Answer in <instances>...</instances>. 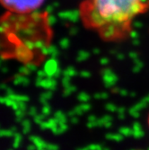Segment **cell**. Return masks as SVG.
I'll return each instance as SVG.
<instances>
[{
  "label": "cell",
  "instance_id": "obj_3",
  "mask_svg": "<svg viewBox=\"0 0 149 150\" xmlns=\"http://www.w3.org/2000/svg\"><path fill=\"white\" fill-rule=\"evenodd\" d=\"M16 132H13L11 129H0V138H11L13 137Z\"/></svg>",
  "mask_w": 149,
  "mask_h": 150
},
{
  "label": "cell",
  "instance_id": "obj_4",
  "mask_svg": "<svg viewBox=\"0 0 149 150\" xmlns=\"http://www.w3.org/2000/svg\"><path fill=\"white\" fill-rule=\"evenodd\" d=\"M8 97L16 101V102H26V101H28V97H27V96H24V95H18L16 93L13 94H12V95H9Z\"/></svg>",
  "mask_w": 149,
  "mask_h": 150
},
{
  "label": "cell",
  "instance_id": "obj_1",
  "mask_svg": "<svg viewBox=\"0 0 149 150\" xmlns=\"http://www.w3.org/2000/svg\"><path fill=\"white\" fill-rule=\"evenodd\" d=\"M144 0H84L79 8L83 24L105 42H121L129 37L133 23L145 13Z\"/></svg>",
  "mask_w": 149,
  "mask_h": 150
},
{
  "label": "cell",
  "instance_id": "obj_5",
  "mask_svg": "<svg viewBox=\"0 0 149 150\" xmlns=\"http://www.w3.org/2000/svg\"><path fill=\"white\" fill-rule=\"evenodd\" d=\"M21 141H22V136H21L19 133L16 132V133H15V135H13V148H17V147H19Z\"/></svg>",
  "mask_w": 149,
  "mask_h": 150
},
{
  "label": "cell",
  "instance_id": "obj_7",
  "mask_svg": "<svg viewBox=\"0 0 149 150\" xmlns=\"http://www.w3.org/2000/svg\"><path fill=\"white\" fill-rule=\"evenodd\" d=\"M25 102H18V105H19V109L20 110H23V111H24L25 110V103H24Z\"/></svg>",
  "mask_w": 149,
  "mask_h": 150
},
{
  "label": "cell",
  "instance_id": "obj_2",
  "mask_svg": "<svg viewBox=\"0 0 149 150\" xmlns=\"http://www.w3.org/2000/svg\"><path fill=\"white\" fill-rule=\"evenodd\" d=\"M45 0H0L2 6L12 13L28 15L40 8Z\"/></svg>",
  "mask_w": 149,
  "mask_h": 150
},
{
  "label": "cell",
  "instance_id": "obj_9",
  "mask_svg": "<svg viewBox=\"0 0 149 150\" xmlns=\"http://www.w3.org/2000/svg\"><path fill=\"white\" fill-rule=\"evenodd\" d=\"M147 125H148V128H149V114L147 116Z\"/></svg>",
  "mask_w": 149,
  "mask_h": 150
},
{
  "label": "cell",
  "instance_id": "obj_10",
  "mask_svg": "<svg viewBox=\"0 0 149 150\" xmlns=\"http://www.w3.org/2000/svg\"><path fill=\"white\" fill-rule=\"evenodd\" d=\"M0 89H1V85H0Z\"/></svg>",
  "mask_w": 149,
  "mask_h": 150
},
{
  "label": "cell",
  "instance_id": "obj_6",
  "mask_svg": "<svg viewBox=\"0 0 149 150\" xmlns=\"http://www.w3.org/2000/svg\"><path fill=\"white\" fill-rule=\"evenodd\" d=\"M15 113H16V120H17V121H20L21 120V119L24 116V112H23V110H17V111H16L15 112Z\"/></svg>",
  "mask_w": 149,
  "mask_h": 150
},
{
  "label": "cell",
  "instance_id": "obj_11",
  "mask_svg": "<svg viewBox=\"0 0 149 150\" xmlns=\"http://www.w3.org/2000/svg\"><path fill=\"white\" fill-rule=\"evenodd\" d=\"M8 150H13V149H8Z\"/></svg>",
  "mask_w": 149,
  "mask_h": 150
},
{
  "label": "cell",
  "instance_id": "obj_8",
  "mask_svg": "<svg viewBox=\"0 0 149 150\" xmlns=\"http://www.w3.org/2000/svg\"><path fill=\"white\" fill-rule=\"evenodd\" d=\"M5 102H6V97H2V96H0V103H3V104H5Z\"/></svg>",
  "mask_w": 149,
  "mask_h": 150
}]
</instances>
